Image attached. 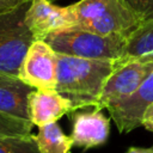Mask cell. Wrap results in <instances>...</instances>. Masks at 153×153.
I'll return each instance as SVG.
<instances>
[{"label":"cell","instance_id":"obj_5","mask_svg":"<svg viewBox=\"0 0 153 153\" xmlns=\"http://www.w3.org/2000/svg\"><path fill=\"white\" fill-rule=\"evenodd\" d=\"M152 71L153 62L122 57L117 59L110 76L105 81L94 109H106L109 104L131 94L152 73Z\"/></svg>","mask_w":153,"mask_h":153},{"label":"cell","instance_id":"obj_4","mask_svg":"<svg viewBox=\"0 0 153 153\" xmlns=\"http://www.w3.org/2000/svg\"><path fill=\"white\" fill-rule=\"evenodd\" d=\"M29 6L30 2L0 14V74L18 76L25 54L35 41L25 23Z\"/></svg>","mask_w":153,"mask_h":153},{"label":"cell","instance_id":"obj_14","mask_svg":"<svg viewBox=\"0 0 153 153\" xmlns=\"http://www.w3.org/2000/svg\"><path fill=\"white\" fill-rule=\"evenodd\" d=\"M0 153H39L33 134L27 136H0Z\"/></svg>","mask_w":153,"mask_h":153},{"label":"cell","instance_id":"obj_13","mask_svg":"<svg viewBox=\"0 0 153 153\" xmlns=\"http://www.w3.org/2000/svg\"><path fill=\"white\" fill-rule=\"evenodd\" d=\"M39 153H69L73 147L71 136H67L57 122L38 127L35 135Z\"/></svg>","mask_w":153,"mask_h":153},{"label":"cell","instance_id":"obj_6","mask_svg":"<svg viewBox=\"0 0 153 153\" xmlns=\"http://www.w3.org/2000/svg\"><path fill=\"white\" fill-rule=\"evenodd\" d=\"M57 54L45 41H33L20 65L18 78L36 90H56Z\"/></svg>","mask_w":153,"mask_h":153},{"label":"cell","instance_id":"obj_8","mask_svg":"<svg viewBox=\"0 0 153 153\" xmlns=\"http://www.w3.org/2000/svg\"><path fill=\"white\" fill-rule=\"evenodd\" d=\"M25 23L35 41H44L54 31L74 26V18L69 6H57L50 0H32L25 13Z\"/></svg>","mask_w":153,"mask_h":153},{"label":"cell","instance_id":"obj_2","mask_svg":"<svg viewBox=\"0 0 153 153\" xmlns=\"http://www.w3.org/2000/svg\"><path fill=\"white\" fill-rule=\"evenodd\" d=\"M69 8L74 26L104 36L127 37L141 23L123 0H79Z\"/></svg>","mask_w":153,"mask_h":153},{"label":"cell","instance_id":"obj_17","mask_svg":"<svg viewBox=\"0 0 153 153\" xmlns=\"http://www.w3.org/2000/svg\"><path fill=\"white\" fill-rule=\"evenodd\" d=\"M32 0H0V14L12 12Z\"/></svg>","mask_w":153,"mask_h":153},{"label":"cell","instance_id":"obj_1","mask_svg":"<svg viewBox=\"0 0 153 153\" xmlns=\"http://www.w3.org/2000/svg\"><path fill=\"white\" fill-rule=\"evenodd\" d=\"M115 63V59H86L57 54L56 91L72 100L75 111L94 108Z\"/></svg>","mask_w":153,"mask_h":153},{"label":"cell","instance_id":"obj_12","mask_svg":"<svg viewBox=\"0 0 153 153\" xmlns=\"http://www.w3.org/2000/svg\"><path fill=\"white\" fill-rule=\"evenodd\" d=\"M121 57L153 62V19L140 23L127 36Z\"/></svg>","mask_w":153,"mask_h":153},{"label":"cell","instance_id":"obj_15","mask_svg":"<svg viewBox=\"0 0 153 153\" xmlns=\"http://www.w3.org/2000/svg\"><path fill=\"white\" fill-rule=\"evenodd\" d=\"M32 122L0 112V136H27L32 130Z\"/></svg>","mask_w":153,"mask_h":153},{"label":"cell","instance_id":"obj_3","mask_svg":"<svg viewBox=\"0 0 153 153\" xmlns=\"http://www.w3.org/2000/svg\"><path fill=\"white\" fill-rule=\"evenodd\" d=\"M126 36L99 35L76 26L61 29L45 37L57 54L86 59H120L126 47Z\"/></svg>","mask_w":153,"mask_h":153},{"label":"cell","instance_id":"obj_9","mask_svg":"<svg viewBox=\"0 0 153 153\" xmlns=\"http://www.w3.org/2000/svg\"><path fill=\"white\" fill-rule=\"evenodd\" d=\"M71 139L73 146L90 149L106 142L110 134V118L102 110L74 111Z\"/></svg>","mask_w":153,"mask_h":153},{"label":"cell","instance_id":"obj_11","mask_svg":"<svg viewBox=\"0 0 153 153\" xmlns=\"http://www.w3.org/2000/svg\"><path fill=\"white\" fill-rule=\"evenodd\" d=\"M35 88L18 76L0 74V112L29 120V94Z\"/></svg>","mask_w":153,"mask_h":153},{"label":"cell","instance_id":"obj_16","mask_svg":"<svg viewBox=\"0 0 153 153\" xmlns=\"http://www.w3.org/2000/svg\"><path fill=\"white\" fill-rule=\"evenodd\" d=\"M142 22L153 19V0H123Z\"/></svg>","mask_w":153,"mask_h":153},{"label":"cell","instance_id":"obj_18","mask_svg":"<svg viewBox=\"0 0 153 153\" xmlns=\"http://www.w3.org/2000/svg\"><path fill=\"white\" fill-rule=\"evenodd\" d=\"M141 126H143L147 130L153 131V103L146 109L143 116H142V123Z\"/></svg>","mask_w":153,"mask_h":153},{"label":"cell","instance_id":"obj_10","mask_svg":"<svg viewBox=\"0 0 153 153\" xmlns=\"http://www.w3.org/2000/svg\"><path fill=\"white\" fill-rule=\"evenodd\" d=\"M74 111L72 100L56 90L35 88L29 94V117L33 126L57 122L62 116Z\"/></svg>","mask_w":153,"mask_h":153},{"label":"cell","instance_id":"obj_19","mask_svg":"<svg viewBox=\"0 0 153 153\" xmlns=\"http://www.w3.org/2000/svg\"><path fill=\"white\" fill-rule=\"evenodd\" d=\"M126 153H153V145L151 147H136L131 146L127 149Z\"/></svg>","mask_w":153,"mask_h":153},{"label":"cell","instance_id":"obj_7","mask_svg":"<svg viewBox=\"0 0 153 153\" xmlns=\"http://www.w3.org/2000/svg\"><path fill=\"white\" fill-rule=\"evenodd\" d=\"M153 103V71L129 96L106 106L120 133H129L142 123L146 109Z\"/></svg>","mask_w":153,"mask_h":153}]
</instances>
